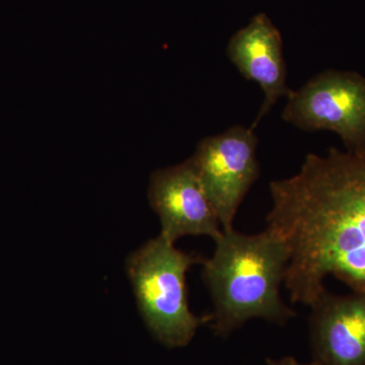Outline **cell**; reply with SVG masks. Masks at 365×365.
Wrapping results in <instances>:
<instances>
[{"mask_svg": "<svg viewBox=\"0 0 365 365\" xmlns=\"http://www.w3.org/2000/svg\"><path fill=\"white\" fill-rule=\"evenodd\" d=\"M269 191L266 230L287 245L290 300L309 306L329 275L365 292V151L307 153L297 174Z\"/></svg>", "mask_w": 365, "mask_h": 365, "instance_id": "obj_1", "label": "cell"}, {"mask_svg": "<svg viewBox=\"0 0 365 365\" xmlns=\"http://www.w3.org/2000/svg\"><path fill=\"white\" fill-rule=\"evenodd\" d=\"M288 261L287 245L267 230L223 232L215 253L201 264L215 307L209 325L215 335L227 337L252 319L283 326L295 317L280 297Z\"/></svg>", "mask_w": 365, "mask_h": 365, "instance_id": "obj_2", "label": "cell"}, {"mask_svg": "<svg viewBox=\"0 0 365 365\" xmlns=\"http://www.w3.org/2000/svg\"><path fill=\"white\" fill-rule=\"evenodd\" d=\"M204 259L186 253L158 235L132 252L126 261L137 306L153 337L168 348L185 347L211 317L189 307L187 272Z\"/></svg>", "mask_w": 365, "mask_h": 365, "instance_id": "obj_3", "label": "cell"}, {"mask_svg": "<svg viewBox=\"0 0 365 365\" xmlns=\"http://www.w3.org/2000/svg\"><path fill=\"white\" fill-rule=\"evenodd\" d=\"M287 98L285 122L300 130L334 132L345 150L365 151V78L359 72H319Z\"/></svg>", "mask_w": 365, "mask_h": 365, "instance_id": "obj_4", "label": "cell"}, {"mask_svg": "<svg viewBox=\"0 0 365 365\" xmlns=\"http://www.w3.org/2000/svg\"><path fill=\"white\" fill-rule=\"evenodd\" d=\"M255 130L252 126L235 125L217 135L205 137L189 158L223 232L234 230L237 210L260 176Z\"/></svg>", "mask_w": 365, "mask_h": 365, "instance_id": "obj_5", "label": "cell"}, {"mask_svg": "<svg viewBox=\"0 0 365 365\" xmlns=\"http://www.w3.org/2000/svg\"><path fill=\"white\" fill-rule=\"evenodd\" d=\"M148 201L160 218V235L175 244L188 235L217 241L223 234L218 216L190 158L150 175Z\"/></svg>", "mask_w": 365, "mask_h": 365, "instance_id": "obj_6", "label": "cell"}, {"mask_svg": "<svg viewBox=\"0 0 365 365\" xmlns=\"http://www.w3.org/2000/svg\"><path fill=\"white\" fill-rule=\"evenodd\" d=\"M316 365H365V292L337 295L324 289L309 306Z\"/></svg>", "mask_w": 365, "mask_h": 365, "instance_id": "obj_7", "label": "cell"}, {"mask_svg": "<svg viewBox=\"0 0 365 365\" xmlns=\"http://www.w3.org/2000/svg\"><path fill=\"white\" fill-rule=\"evenodd\" d=\"M227 56L245 78L263 91V104L252 125L256 129L278 100L292 91L287 85L281 34L265 14H256L230 38Z\"/></svg>", "mask_w": 365, "mask_h": 365, "instance_id": "obj_8", "label": "cell"}, {"mask_svg": "<svg viewBox=\"0 0 365 365\" xmlns=\"http://www.w3.org/2000/svg\"><path fill=\"white\" fill-rule=\"evenodd\" d=\"M267 364L268 365H316L314 364V362H311V364H300V362L297 361V359H294V357L292 356H287V357H282V359H278V360H274V359H267Z\"/></svg>", "mask_w": 365, "mask_h": 365, "instance_id": "obj_9", "label": "cell"}]
</instances>
